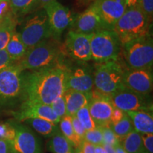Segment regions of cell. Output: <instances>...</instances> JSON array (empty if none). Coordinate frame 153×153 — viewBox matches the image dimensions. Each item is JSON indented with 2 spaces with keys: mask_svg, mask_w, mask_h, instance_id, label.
<instances>
[{
  "mask_svg": "<svg viewBox=\"0 0 153 153\" xmlns=\"http://www.w3.org/2000/svg\"><path fill=\"white\" fill-rule=\"evenodd\" d=\"M102 134L103 144H108L114 147L120 143L119 139L111 128H102Z\"/></svg>",
  "mask_w": 153,
  "mask_h": 153,
  "instance_id": "33",
  "label": "cell"
},
{
  "mask_svg": "<svg viewBox=\"0 0 153 153\" xmlns=\"http://www.w3.org/2000/svg\"><path fill=\"white\" fill-rule=\"evenodd\" d=\"M137 7L152 22L153 18V0H138Z\"/></svg>",
  "mask_w": 153,
  "mask_h": 153,
  "instance_id": "34",
  "label": "cell"
},
{
  "mask_svg": "<svg viewBox=\"0 0 153 153\" xmlns=\"http://www.w3.org/2000/svg\"><path fill=\"white\" fill-rule=\"evenodd\" d=\"M16 21L13 14L6 16L0 22V51L4 50L14 33Z\"/></svg>",
  "mask_w": 153,
  "mask_h": 153,
  "instance_id": "25",
  "label": "cell"
},
{
  "mask_svg": "<svg viewBox=\"0 0 153 153\" xmlns=\"http://www.w3.org/2000/svg\"><path fill=\"white\" fill-rule=\"evenodd\" d=\"M91 4L100 16L106 29H113L128 8L125 0H94Z\"/></svg>",
  "mask_w": 153,
  "mask_h": 153,
  "instance_id": "15",
  "label": "cell"
},
{
  "mask_svg": "<svg viewBox=\"0 0 153 153\" xmlns=\"http://www.w3.org/2000/svg\"><path fill=\"white\" fill-rule=\"evenodd\" d=\"M22 72L17 62L0 72V104L22 99Z\"/></svg>",
  "mask_w": 153,
  "mask_h": 153,
  "instance_id": "8",
  "label": "cell"
},
{
  "mask_svg": "<svg viewBox=\"0 0 153 153\" xmlns=\"http://www.w3.org/2000/svg\"><path fill=\"white\" fill-rule=\"evenodd\" d=\"M124 61L129 69H152L153 41L150 34L123 44Z\"/></svg>",
  "mask_w": 153,
  "mask_h": 153,
  "instance_id": "5",
  "label": "cell"
},
{
  "mask_svg": "<svg viewBox=\"0 0 153 153\" xmlns=\"http://www.w3.org/2000/svg\"><path fill=\"white\" fill-rule=\"evenodd\" d=\"M23 122L31 127L36 133L46 138H51L60 131L57 123L41 118H29Z\"/></svg>",
  "mask_w": 153,
  "mask_h": 153,
  "instance_id": "21",
  "label": "cell"
},
{
  "mask_svg": "<svg viewBox=\"0 0 153 153\" xmlns=\"http://www.w3.org/2000/svg\"><path fill=\"white\" fill-rule=\"evenodd\" d=\"M125 69L118 60L98 63L93 73L94 90L110 97L116 91L123 89V76Z\"/></svg>",
  "mask_w": 153,
  "mask_h": 153,
  "instance_id": "4",
  "label": "cell"
},
{
  "mask_svg": "<svg viewBox=\"0 0 153 153\" xmlns=\"http://www.w3.org/2000/svg\"><path fill=\"white\" fill-rule=\"evenodd\" d=\"M114 108L124 112L145 111H152V103L149 94H141L124 87L110 96Z\"/></svg>",
  "mask_w": 153,
  "mask_h": 153,
  "instance_id": "9",
  "label": "cell"
},
{
  "mask_svg": "<svg viewBox=\"0 0 153 153\" xmlns=\"http://www.w3.org/2000/svg\"><path fill=\"white\" fill-rule=\"evenodd\" d=\"M124 87L141 94H149L152 90V69L126 68L123 76Z\"/></svg>",
  "mask_w": 153,
  "mask_h": 153,
  "instance_id": "13",
  "label": "cell"
},
{
  "mask_svg": "<svg viewBox=\"0 0 153 153\" xmlns=\"http://www.w3.org/2000/svg\"><path fill=\"white\" fill-rule=\"evenodd\" d=\"M91 35L69 30L65 39V51L71 58L79 62H86L91 60Z\"/></svg>",
  "mask_w": 153,
  "mask_h": 153,
  "instance_id": "11",
  "label": "cell"
},
{
  "mask_svg": "<svg viewBox=\"0 0 153 153\" xmlns=\"http://www.w3.org/2000/svg\"><path fill=\"white\" fill-rule=\"evenodd\" d=\"M151 22L137 7L127 8L113 27L117 34L121 46L128 42L148 34Z\"/></svg>",
  "mask_w": 153,
  "mask_h": 153,
  "instance_id": "2",
  "label": "cell"
},
{
  "mask_svg": "<svg viewBox=\"0 0 153 153\" xmlns=\"http://www.w3.org/2000/svg\"><path fill=\"white\" fill-rule=\"evenodd\" d=\"M83 140L90 143L94 145H103L102 128L97 126L95 128L86 131Z\"/></svg>",
  "mask_w": 153,
  "mask_h": 153,
  "instance_id": "31",
  "label": "cell"
},
{
  "mask_svg": "<svg viewBox=\"0 0 153 153\" xmlns=\"http://www.w3.org/2000/svg\"><path fill=\"white\" fill-rule=\"evenodd\" d=\"M114 150H115V152L116 153H127L126 152V150H124L123 147L121 146V145L120 144H118L116 145V146L114 147Z\"/></svg>",
  "mask_w": 153,
  "mask_h": 153,
  "instance_id": "45",
  "label": "cell"
},
{
  "mask_svg": "<svg viewBox=\"0 0 153 153\" xmlns=\"http://www.w3.org/2000/svg\"><path fill=\"white\" fill-rule=\"evenodd\" d=\"M72 123L75 133L77 134V135L80 137V138L83 140L84 136H85V134L86 133V131L85 129L84 128L83 126H82L81 123L79 122V120H78V118H76L75 115L72 116Z\"/></svg>",
  "mask_w": 153,
  "mask_h": 153,
  "instance_id": "38",
  "label": "cell"
},
{
  "mask_svg": "<svg viewBox=\"0 0 153 153\" xmlns=\"http://www.w3.org/2000/svg\"><path fill=\"white\" fill-rule=\"evenodd\" d=\"M120 144L127 153H143L147 152L143 146L140 133L134 130L120 140Z\"/></svg>",
  "mask_w": 153,
  "mask_h": 153,
  "instance_id": "23",
  "label": "cell"
},
{
  "mask_svg": "<svg viewBox=\"0 0 153 153\" xmlns=\"http://www.w3.org/2000/svg\"><path fill=\"white\" fill-rule=\"evenodd\" d=\"M67 70V65L61 61L46 68L23 71V101L51 105L65 91Z\"/></svg>",
  "mask_w": 153,
  "mask_h": 153,
  "instance_id": "1",
  "label": "cell"
},
{
  "mask_svg": "<svg viewBox=\"0 0 153 153\" xmlns=\"http://www.w3.org/2000/svg\"><path fill=\"white\" fill-rule=\"evenodd\" d=\"M125 2L128 8H132L137 7L138 0H125Z\"/></svg>",
  "mask_w": 153,
  "mask_h": 153,
  "instance_id": "42",
  "label": "cell"
},
{
  "mask_svg": "<svg viewBox=\"0 0 153 153\" xmlns=\"http://www.w3.org/2000/svg\"><path fill=\"white\" fill-rule=\"evenodd\" d=\"M66 89L82 92H91L94 89V77L91 70L87 66L67 65Z\"/></svg>",
  "mask_w": 153,
  "mask_h": 153,
  "instance_id": "16",
  "label": "cell"
},
{
  "mask_svg": "<svg viewBox=\"0 0 153 153\" xmlns=\"http://www.w3.org/2000/svg\"><path fill=\"white\" fill-rule=\"evenodd\" d=\"M82 153H95L94 152V145L90 143L83 140L80 146Z\"/></svg>",
  "mask_w": 153,
  "mask_h": 153,
  "instance_id": "40",
  "label": "cell"
},
{
  "mask_svg": "<svg viewBox=\"0 0 153 153\" xmlns=\"http://www.w3.org/2000/svg\"><path fill=\"white\" fill-rule=\"evenodd\" d=\"M94 152L95 153H106L103 145H94Z\"/></svg>",
  "mask_w": 153,
  "mask_h": 153,
  "instance_id": "43",
  "label": "cell"
},
{
  "mask_svg": "<svg viewBox=\"0 0 153 153\" xmlns=\"http://www.w3.org/2000/svg\"><path fill=\"white\" fill-rule=\"evenodd\" d=\"M143 153H148V152H143Z\"/></svg>",
  "mask_w": 153,
  "mask_h": 153,
  "instance_id": "49",
  "label": "cell"
},
{
  "mask_svg": "<svg viewBox=\"0 0 153 153\" xmlns=\"http://www.w3.org/2000/svg\"><path fill=\"white\" fill-rule=\"evenodd\" d=\"M140 135L145 150L148 153H153V134L143 133Z\"/></svg>",
  "mask_w": 153,
  "mask_h": 153,
  "instance_id": "36",
  "label": "cell"
},
{
  "mask_svg": "<svg viewBox=\"0 0 153 153\" xmlns=\"http://www.w3.org/2000/svg\"><path fill=\"white\" fill-rule=\"evenodd\" d=\"M12 153H14V152H12Z\"/></svg>",
  "mask_w": 153,
  "mask_h": 153,
  "instance_id": "50",
  "label": "cell"
},
{
  "mask_svg": "<svg viewBox=\"0 0 153 153\" xmlns=\"http://www.w3.org/2000/svg\"><path fill=\"white\" fill-rule=\"evenodd\" d=\"M74 30L87 35H91L101 29H106L102 21L92 4L80 14L74 20Z\"/></svg>",
  "mask_w": 153,
  "mask_h": 153,
  "instance_id": "18",
  "label": "cell"
},
{
  "mask_svg": "<svg viewBox=\"0 0 153 153\" xmlns=\"http://www.w3.org/2000/svg\"><path fill=\"white\" fill-rule=\"evenodd\" d=\"M125 114L126 112L123 111L119 109V108H114L110 118L111 128V126L115 125V124L118 123V122L124 117Z\"/></svg>",
  "mask_w": 153,
  "mask_h": 153,
  "instance_id": "39",
  "label": "cell"
},
{
  "mask_svg": "<svg viewBox=\"0 0 153 153\" xmlns=\"http://www.w3.org/2000/svg\"><path fill=\"white\" fill-rule=\"evenodd\" d=\"M48 149L53 153H74L73 146L60 131L51 137L48 143Z\"/></svg>",
  "mask_w": 153,
  "mask_h": 153,
  "instance_id": "26",
  "label": "cell"
},
{
  "mask_svg": "<svg viewBox=\"0 0 153 153\" xmlns=\"http://www.w3.org/2000/svg\"><path fill=\"white\" fill-rule=\"evenodd\" d=\"M48 18L53 35L60 36L73 24L74 19L68 7L57 1H51L43 7Z\"/></svg>",
  "mask_w": 153,
  "mask_h": 153,
  "instance_id": "12",
  "label": "cell"
},
{
  "mask_svg": "<svg viewBox=\"0 0 153 153\" xmlns=\"http://www.w3.org/2000/svg\"><path fill=\"white\" fill-rule=\"evenodd\" d=\"M94 0H77V2L79 5L85 6L92 4Z\"/></svg>",
  "mask_w": 153,
  "mask_h": 153,
  "instance_id": "47",
  "label": "cell"
},
{
  "mask_svg": "<svg viewBox=\"0 0 153 153\" xmlns=\"http://www.w3.org/2000/svg\"><path fill=\"white\" fill-rule=\"evenodd\" d=\"M51 106L53 111L60 119L66 116V104L64 97V93L59 96L58 97H57L51 104Z\"/></svg>",
  "mask_w": 153,
  "mask_h": 153,
  "instance_id": "32",
  "label": "cell"
},
{
  "mask_svg": "<svg viewBox=\"0 0 153 153\" xmlns=\"http://www.w3.org/2000/svg\"><path fill=\"white\" fill-rule=\"evenodd\" d=\"M66 104V114L73 116L82 108L87 106L91 98V92H82L72 89H66L64 91Z\"/></svg>",
  "mask_w": 153,
  "mask_h": 153,
  "instance_id": "19",
  "label": "cell"
},
{
  "mask_svg": "<svg viewBox=\"0 0 153 153\" xmlns=\"http://www.w3.org/2000/svg\"><path fill=\"white\" fill-rule=\"evenodd\" d=\"M11 12L15 18L38 9V0H9Z\"/></svg>",
  "mask_w": 153,
  "mask_h": 153,
  "instance_id": "27",
  "label": "cell"
},
{
  "mask_svg": "<svg viewBox=\"0 0 153 153\" xmlns=\"http://www.w3.org/2000/svg\"><path fill=\"white\" fill-rule=\"evenodd\" d=\"M13 14L9 0H0V22L6 16Z\"/></svg>",
  "mask_w": 153,
  "mask_h": 153,
  "instance_id": "37",
  "label": "cell"
},
{
  "mask_svg": "<svg viewBox=\"0 0 153 153\" xmlns=\"http://www.w3.org/2000/svg\"><path fill=\"white\" fill-rule=\"evenodd\" d=\"M61 61L60 47L54 41L47 39L28 49L17 63L23 71H34L54 65Z\"/></svg>",
  "mask_w": 153,
  "mask_h": 153,
  "instance_id": "3",
  "label": "cell"
},
{
  "mask_svg": "<svg viewBox=\"0 0 153 153\" xmlns=\"http://www.w3.org/2000/svg\"><path fill=\"white\" fill-rule=\"evenodd\" d=\"M111 128L114 132L116 136L118 137L119 140L134 131V127L133 123H132V120L131 118L126 114V112L124 117L118 123L111 126Z\"/></svg>",
  "mask_w": 153,
  "mask_h": 153,
  "instance_id": "28",
  "label": "cell"
},
{
  "mask_svg": "<svg viewBox=\"0 0 153 153\" xmlns=\"http://www.w3.org/2000/svg\"><path fill=\"white\" fill-rule=\"evenodd\" d=\"M59 123V129L62 135L68 140L74 148H79L83 140L80 138L74 131L72 123V116L66 115L61 118Z\"/></svg>",
  "mask_w": 153,
  "mask_h": 153,
  "instance_id": "24",
  "label": "cell"
},
{
  "mask_svg": "<svg viewBox=\"0 0 153 153\" xmlns=\"http://www.w3.org/2000/svg\"><path fill=\"white\" fill-rule=\"evenodd\" d=\"M52 1H54V0H38V9L43 8L45 4Z\"/></svg>",
  "mask_w": 153,
  "mask_h": 153,
  "instance_id": "46",
  "label": "cell"
},
{
  "mask_svg": "<svg viewBox=\"0 0 153 153\" xmlns=\"http://www.w3.org/2000/svg\"><path fill=\"white\" fill-rule=\"evenodd\" d=\"M75 116L79 120V122L86 131H90V130H92L97 127L94 120L90 113H89L88 106L79 109L76 113Z\"/></svg>",
  "mask_w": 153,
  "mask_h": 153,
  "instance_id": "29",
  "label": "cell"
},
{
  "mask_svg": "<svg viewBox=\"0 0 153 153\" xmlns=\"http://www.w3.org/2000/svg\"><path fill=\"white\" fill-rule=\"evenodd\" d=\"M90 45L91 60L97 63L118 60L121 43L112 29H101L94 33Z\"/></svg>",
  "mask_w": 153,
  "mask_h": 153,
  "instance_id": "6",
  "label": "cell"
},
{
  "mask_svg": "<svg viewBox=\"0 0 153 153\" xmlns=\"http://www.w3.org/2000/svg\"><path fill=\"white\" fill-rule=\"evenodd\" d=\"M131 118L134 130L137 133H153V118L152 112L145 111L126 112Z\"/></svg>",
  "mask_w": 153,
  "mask_h": 153,
  "instance_id": "20",
  "label": "cell"
},
{
  "mask_svg": "<svg viewBox=\"0 0 153 153\" xmlns=\"http://www.w3.org/2000/svg\"><path fill=\"white\" fill-rule=\"evenodd\" d=\"M18 33L28 49L48 39L53 32L44 9H40L28 16Z\"/></svg>",
  "mask_w": 153,
  "mask_h": 153,
  "instance_id": "7",
  "label": "cell"
},
{
  "mask_svg": "<svg viewBox=\"0 0 153 153\" xmlns=\"http://www.w3.org/2000/svg\"><path fill=\"white\" fill-rule=\"evenodd\" d=\"M5 50L11 60L16 62L24 56L28 48L23 43L18 32L15 30Z\"/></svg>",
  "mask_w": 153,
  "mask_h": 153,
  "instance_id": "22",
  "label": "cell"
},
{
  "mask_svg": "<svg viewBox=\"0 0 153 153\" xmlns=\"http://www.w3.org/2000/svg\"><path fill=\"white\" fill-rule=\"evenodd\" d=\"M14 115L16 119L20 122L29 118H41L58 124L60 120L53 111L51 105L30 101H23L20 109Z\"/></svg>",
  "mask_w": 153,
  "mask_h": 153,
  "instance_id": "17",
  "label": "cell"
},
{
  "mask_svg": "<svg viewBox=\"0 0 153 153\" xmlns=\"http://www.w3.org/2000/svg\"><path fill=\"white\" fill-rule=\"evenodd\" d=\"M14 62L10 58L5 49L0 51V72L14 64Z\"/></svg>",
  "mask_w": 153,
  "mask_h": 153,
  "instance_id": "35",
  "label": "cell"
},
{
  "mask_svg": "<svg viewBox=\"0 0 153 153\" xmlns=\"http://www.w3.org/2000/svg\"><path fill=\"white\" fill-rule=\"evenodd\" d=\"M16 131L14 121L0 122V139L11 143L14 140Z\"/></svg>",
  "mask_w": 153,
  "mask_h": 153,
  "instance_id": "30",
  "label": "cell"
},
{
  "mask_svg": "<svg viewBox=\"0 0 153 153\" xmlns=\"http://www.w3.org/2000/svg\"><path fill=\"white\" fill-rule=\"evenodd\" d=\"M103 146L106 151V153H116L114 146L108 144H103Z\"/></svg>",
  "mask_w": 153,
  "mask_h": 153,
  "instance_id": "44",
  "label": "cell"
},
{
  "mask_svg": "<svg viewBox=\"0 0 153 153\" xmlns=\"http://www.w3.org/2000/svg\"><path fill=\"white\" fill-rule=\"evenodd\" d=\"M74 153H82V152L80 148H75L74 150Z\"/></svg>",
  "mask_w": 153,
  "mask_h": 153,
  "instance_id": "48",
  "label": "cell"
},
{
  "mask_svg": "<svg viewBox=\"0 0 153 153\" xmlns=\"http://www.w3.org/2000/svg\"><path fill=\"white\" fill-rule=\"evenodd\" d=\"M16 131L11 150L14 153H43L41 139L28 126L14 122Z\"/></svg>",
  "mask_w": 153,
  "mask_h": 153,
  "instance_id": "10",
  "label": "cell"
},
{
  "mask_svg": "<svg viewBox=\"0 0 153 153\" xmlns=\"http://www.w3.org/2000/svg\"><path fill=\"white\" fill-rule=\"evenodd\" d=\"M88 108L97 126L111 128L110 118L114 106L109 97L92 90Z\"/></svg>",
  "mask_w": 153,
  "mask_h": 153,
  "instance_id": "14",
  "label": "cell"
},
{
  "mask_svg": "<svg viewBox=\"0 0 153 153\" xmlns=\"http://www.w3.org/2000/svg\"><path fill=\"white\" fill-rule=\"evenodd\" d=\"M0 153H12L10 143L0 139Z\"/></svg>",
  "mask_w": 153,
  "mask_h": 153,
  "instance_id": "41",
  "label": "cell"
}]
</instances>
